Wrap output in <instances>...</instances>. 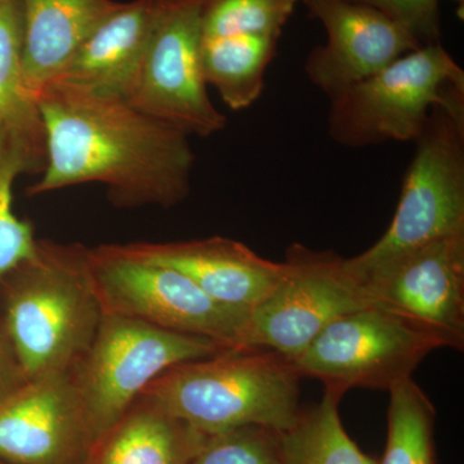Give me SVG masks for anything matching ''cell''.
Instances as JSON below:
<instances>
[{"label": "cell", "instance_id": "obj_18", "mask_svg": "<svg viewBox=\"0 0 464 464\" xmlns=\"http://www.w3.org/2000/svg\"><path fill=\"white\" fill-rule=\"evenodd\" d=\"M279 39L258 35L203 36L201 74L234 111L252 106L265 90V75Z\"/></svg>", "mask_w": 464, "mask_h": 464}, {"label": "cell", "instance_id": "obj_5", "mask_svg": "<svg viewBox=\"0 0 464 464\" xmlns=\"http://www.w3.org/2000/svg\"><path fill=\"white\" fill-rule=\"evenodd\" d=\"M464 96V70L441 43L422 45L331 99L328 132L346 148L417 141L435 105Z\"/></svg>", "mask_w": 464, "mask_h": 464}, {"label": "cell", "instance_id": "obj_11", "mask_svg": "<svg viewBox=\"0 0 464 464\" xmlns=\"http://www.w3.org/2000/svg\"><path fill=\"white\" fill-rule=\"evenodd\" d=\"M373 306L464 348V234L432 241L360 280Z\"/></svg>", "mask_w": 464, "mask_h": 464}, {"label": "cell", "instance_id": "obj_10", "mask_svg": "<svg viewBox=\"0 0 464 464\" xmlns=\"http://www.w3.org/2000/svg\"><path fill=\"white\" fill-rule=\"evenodd\" d=\"M207 0H166L128 103L188 137L221 132L200 66Z\"/></svg>", "mask_w": 464, "mask_h": 464}, {"label": "cell", "instance_id": "obj_26", "mask_svg": "<svg viewBox=\"0 0 464 464\" xmlns=\"http://www.w3.org/2000/svg\"><path fill=\"white\" fill-rule=\"evenodd\" d=\"M27 383L29 381L0 323V406L14 398Z\"/></svg>", "mask_w": 464, "mask_h": 464}, {"label": "cell", "instance_id": "obj_22", "mask_svg": "<svg viewBox=\"0 0 464 464\" xmlns=\"http://www.w3.org/2000/svg\"><path fill=\"white\" fill-rule=\"evenodd\" d=\"M389 392V435L380 464H436L432 402L411 377Z\"/></svg>", "mask_w": 464, "mask_h": 464}, {"label": "cell", "instance_id": "obj_21", "mask_svg": "<svg viewBox=\"0 0 464 464\" xmlns=\"http://www.w3.org/2000/svg\"><path fill=\"white\" fill-rule=\"evenodd\" d=\"M44 166V149L17 134L0 133V280L35 253L33 226L14 210V183L20 174L42 173Z\"/></svg>", "mask_w": 464, "mask_h": 464}, {"label": "cell", "instance_id": "obj_15", "mask_svg": "<svg viewBox=\"0 0 464 464\" xmlns=\"http://www.w3.org/2000/svg\"><path fill=\"white\" fill-rule=\"evenodd\" d=\"M164 3L166 0L121 3L54 82L128 102Z\"/></svg>", "mask_w": 464, "mask_h": 464}, {"label": "cell", "instance_id": "obj_23", "mask_svg": "<svg viewBox=\"0 0 464 464\" xmlns=\"http://www.w3.org/2000/svg\"><path fill=\"white\" fill-rule=\"evenodd\" d=\"M298 0H207L203 36L258 35L279 39Z\"/></svg>", "mask_w": 464, "mask_h": 464}, {"label": "cell", "instance_id": "obj_25", "mask_svg": "<svg viewBox=\"0 0 464 464\" xmlns=\"http://www.w3.org/2000/svg\"><path fill=\"white\" fill-rule=\"evenodd\" d=\"M400 24L420 45L441 43V0H355ZM463 8L464 0H454Z\"/></svg>", "mask_w": 464, "mask_h": 464}, {"label": "cell", "instance_id": "obj_12", "mask_svg": "<svg viewBox=\"0 0 464 464\" xmlns=\"http://www.w3.org/2000/svg\"><path fill=\"white\" fill-rule=\"evenodd\" d=\"M322 23L328 41L304 63L308 81L329 99L364 81L399 57L422 47L404 27L355 0H302Z\"/></svg>", "mask_w": 464, "mask_h": 464}, {"label": "cell", "instance_id": "obj_14", "mask_svg": "<svg viewBox=\"0 0 464 464\" xmlns=\"http://www.w3.org/2000/svg\"><path fill=\"white\" fill-rule=\"evenodd\" d=\"M125 248L188 276L208 295L252 313L283 279L285 265L224 237L170 243H130Z\"/></svg>", "mask_w": 464, "mask_h": 464}, {"label": "cell", "instance_id": "obj_17", "mask_svg": "<svg viewBox=\"0 0 464 464\" xmlns=\"http://www.w3.org/2000/svg\"><path fill=\"white\" fill-rule=\"evenodd\" d=\"M207 438L140 396L97 442L91 464H190Z\"/></svg>", "mask_w": 464, "mask_h": 464}, {"label": "cell", "instance_id": "obj_7", "mask_svg": "<svg viewBox=\"0 0 464 464\" xmlns=\"http://www.w3.org/2000/svg\"><path fill=\"white\" fill-rule=\"evenodd\" d=\"M224 351L208 338L103 315L91 346L70 371L96 445L158 375Z\"/></svg>", "mask_w": 464, "mask_h": 464}, {"label": "cell", "instance_id": "obj_13", "mask_svg": "<svg viewBox=\"0 0 464 464\" xmlns=\"http://www.w3.org/2000/svg\"><path fill=\"white\" fill-rule=\"evenodd\" d=\"M96 441L70 372L30 382L0 406V458L11 464H91Z\"/></svg>", "mask_w": 464, "mask_h": 464}, {"label": "cell", "instance_id": "obj_3", "mask_svg": "<svg viewBox=\"0 0 464 464\" xmlns=\"http://www.w3.org/2000/svg\"><path fill=\"white\" fill-rule=\"evenodd\" d=\"M301 378L282 353L227 350L167 369L140 396L207 436L246 426L280 433L301 413Z\"/></svg>", "mask_w": 464, "mask_h": 464}, {"label": "cell", "instance_id": "obj_6", "mask_svg": "<svg viewBox=\"0 0 464 464\" xmlns=\"http://www.w3.org/2000/svg\"><path fill=\"white\" fill-rule=\"evenodd\" d=\"M88 262L103 315L246 350L249 311L216 301L179 271L139 257L124 244L88 248Z\"/></svg>", "mask_w": 464, "mask_h": 464}, {"label": "cell", "instance_id": "obj_9", "mask_svg": "<svg viewBox=\"0 0 464 464\" xmlns=\"http://www.w3.org/2000/svg\"><path fill=\"white\" fill-rule=\"evenodd\" d=\"M344 259L331 250L290 246L283 279L250 313L246 348L275 351L292 362L333 322L373 306Z\"/></svg>", "mask_w": 464, "mask_h": 464}, {"label": "cell", "instance_id": "obj_24", "mask_svg": "<svg viewBox=\"0 0 464 464\" xmlns=\"http://www.w3.org/2000/svg\"><path fill=\"white\" fill-rule=\"evenodd\" d=\"M190 464H283L277 432L246 426L208 436Z\"/></svg>", "mask_w": 464, "mask_h": 464}, {"label": "cell", "instance_id": "obj_1", "mask_svg": "<svg viewBox=\"0 0 464 464\" xmlns=\"http://www.w3.org/2000/svg\"><path fill=\"white\" fill-rule=\"evenodd\" d=\"M45 134L42 179L30 197L100 183L115 207L179 206L190 195V137L127 101L54 82L36 99Z\"/></svg>", "mask_w": 464, "mask_h": 464}, {"label": "cell", "instance_id": "obj_19", "mask_svg": "<svg viewBox=\"0 0 464 464\" xmlns=\"http://www.w3.org/2000/svg\"><path fill=\"white\" fill-rule=\"evenodd\" d=\"M341 399L325 391L316 405L301 411L289 430L277 433L283 464H378L344 430Z\"/></svg>", "mask_w": 464, "mask_h": 464}, {"label": "cell", "instance_id": "obj_27", "mask_svg": "<svg viewBox=\"0 0 464 464\" xmlns=\"http://www.w3.org/2000/svg\"><path fill=\"white\" fill-rule=\"evenodd\" d=\"M0 464H11V463H8L7 460L2 459V458H0Z\"/></svg>", "mask_w": 464, "mask_h": 464}, {"label": "cell", "instance_id": "obj_8", "mask_svg": "<svg viewBox=\"0 0 464 464\" xmlns=\"http://www.w3.org/2000/svg\"><path fill=\"white\" fill-rule=\"evenodd\" d=\"M441 347L445 342L429 329L369 306L326 326L292 362L301 377L316 378L325 391L343 398L355 387L389 391Z\"/></svg>", "mask_w": 464, "mask_h": 464}, {"label": "cell", "instance_id": "obj_4", "mask_svg": "<svg viewBox=\"0 0 464 464\" xmlns=\"http://www.w3.org/2000/svg\"><path fill=\"white\" fill-rule=\"evenodd\" d=\"M464 234V96L433 106L415 141L392 221L365 252L346 258L362 280L432 241Z\"/></svg>", "mask_w": 464, "mask_h": 464}, {"label": "cell", "instance_id": "obj_20", "mask_svg": "<svg viewBox=\"0 0 464 464\" xmlns=\"http://www.w3.org/2000/svg\"><path fill=\"white\" fill-rule=\"evenodd\" d=\"M11 132L45 149L38 105L24 83L20 0H0V133Z\"/></svg>", "mask_w": 464, "mask_h": 464}, {"label": "cell", "instance_id": "obj_2", "mask_svg": "<svg viewBox=\"0 0 464 464\" xmlns=\"http://www.w3.org/2000/svg\"><path fill=\"white\" fill-rule=\"evenodd\" d=\"M102 316L81 244L38 239L32 257L0 280V323L29 383L72 371Z\"/></svg>", "mask_w": 464, "mask_h": 464}, {"label": "cell", "instance_id": "obj_16", "mask_svg": "<svg viewBox=\"0 0 464 464\" xmlns=\"http://www.w3.org/2000/svg\"><path fill=\"white\" fill-rule=\"evenodd\" d=\"M24 83L30 99L63 74L97 26L121 3L115 0H20Z\"/></svg>", "mask_w": 464, "mask_h": 464}]
</instances>
